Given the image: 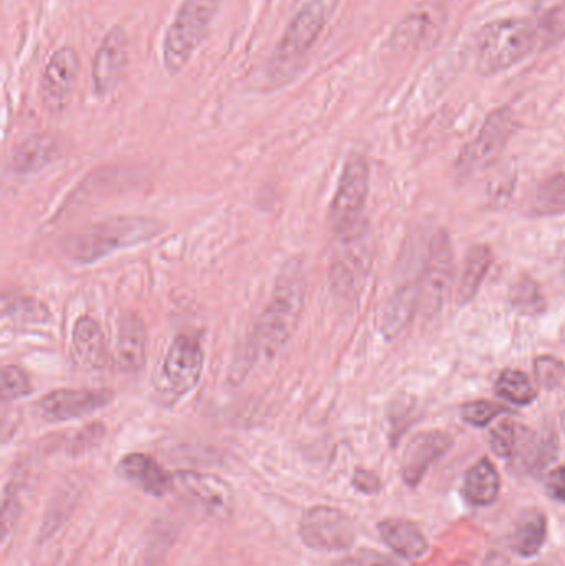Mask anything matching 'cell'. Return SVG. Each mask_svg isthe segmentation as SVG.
Masks as SVG:
<instances>
[{
  "label": "cell",
  "instance_id": "6da1fadb",
  "mask_svg": "<svg viewBox=\"0 0 565 566\" xmlns=\"http://www.w3.org/2000/svg\"><path fill=\"white\" fill-rule=\"evenodd\" d=\"M306 270L302 260L292 258L284 265L277 277L273 297L264 308L247 341L244 360L247 370L260 360H270L279 354L292 338L306 301Z\"/></svg>",
  "mask_w": 565,
  "mask_h": 566
},
{
  "label": "cell",
  "instance_id": "7a4b0ae2",
  "mask_svg": "<svg viewBox=\"0 0 565 566\" xmlns=\"http://www.w3.org/2000/svg\"><path fill=\"white\" fill-rule=\"evenodd\" d=\"M163 232L160 221L147 215H117L85 225L64 241V252L77 264H94L117 250L151 241Z\"/></svg>",
  "mask_w": 565,
  "mask_h": 566
},
{
  "label": "cell",
  "instance_id": "3957f363",
  "mask_svg": "<svg viewBox=\"0 0 565 566\" xmlns=\"http://www.w3.org/2000/svg\"><path fill=\"white\" fill-rule=\"evenodd\" d=\"M329 15V0H307L300 6L270 56L269 82L274 88L287 85L299 75Z\"/></svg>",
  "mask_w": 565,
  "mask_h": 566
},
{
  "label": "cell",
  "instance_id": "277c9868",
  "mask_svg": "<svg viewBox=\"0 0 565 566\" xmlns=\"http://www.w3.org/2000/svg\"><path fill=\"white\" fill-rule=\"evenodd\" d=\"M537 46L535 20L508 17L488 23L476 42V66L482 75H495L527 58Z\"/></svg>",
  "mask_w": 565,
  "mask_h": 566
},
{
  "label": "cell",
  "instance_id": "5b68a950",
  "mask_svg": "<svg viewBox=\"0 0 565 566\" xmlns=\"http://www.w3.org/2000/svg\"><path fill=\"white\" fill-rule=\"evenodd\" d=\"M221 0H184L164 35L163 63L170 75H178L206 40L220 10Z\"/></svg>",
  "mask_w": 565,
  "mask_h": 566
},
{
  "label": "cell",
  "instance_id": "8992f818",
  "mask_svg": "<svg viewBox=\"0 0 565 566\" xmlns=\"http://www.w3.org/2000/svg\"><path fill=\"white\" fill-rule=\"evenodd\" d=\"M204 366V350L200 338L180 334L168 348L157 376V393L161 401L177 404L200 383Z\"/></svg>",
  "mask_w": 565,
  "mask_h": 566
},
{
  "label": "cell",
  "instance_id": "52a82bcc",
  "mask_svg": "<svg viewBox=\"0 0 565 566\" xmlns=\"http://www.w3.org/2000/svg\"><path fill=\"white\" fill-rule=\"evenodd\" d=\"M369 162L359 152H353L343 165L332 209H330V222L337 237L349 234L362 225L360 217L369 195Z\"/></svg>",
  "mask_w": 565,
  "mask_h": 566
},
{
  "label": "cell",
  "instance_id": "ba28073f",
  "mask_svg": "<svg viewBox=\"0 0 565 566\" xmlns=\"http://www.w3.org/2000/svg\"><path fill=\"white\" fill-rule=\"evenodd\" d=\"M299 536L307 548L316 552H345L355 542L356 528L353 520L342 510L316 505L303 512Z\"/></svg>",
  "mask_w": 565,
  "mask_h": 566
},
{
  "label": "cell",
  "instance_id": "9c48e42d",
  "mask_svg": "<svg viewBox=\"0 0 565 566\" xmlns=\"http://www.w3.org/2000/svg\"><path fill=\"white\" fill-rule=\"evenodd\" d=\"M372 255V242L362 225L349 234L339 235V248L330 265L333 290L345 297L355 293L369 274Z\"/></svg>",
  "mask_w": 565,
  "mask_h": 566
},
{
  "label": "cell",
  "instance_id": "30bf717a",
  "mask_svg": "<svg viewBox=\"0 0 565 566\" xmlns=\"http://www.w3.org/2000/svg\"><path fill=\"white\" fill-rule=\"evenodd\" d=\"M174 485L184 499L210 513L211 516L230 519L234 510V495L231 487L220 477L211 473L181 470L174 473Z\"/></svg>",
  "mask_w": 565,
  "mask_h": 566
},
{
  "label": "cell",
  "instance_id": "8fae6325",
  "mask_svg": "<svg viewBox=\"0 0 565 566\" xmlns=\"http://www.w3.org/2000/svg\"><path fill=\"white\" fill-rule=\"evenodd\" d=\"M128 66V35L124 26L115 25L98 46L92 63L95 95L107 98L120 85Z\"/></svg>",
  "mask_w": 565,
  "mask_h": 566
},
{
  "label": "cell",
  "instance_id": "7c38bea8",
  "mask_svg": "<svg viewBox=\"0 0 565 566\" xmlns=\"http://www.w3.org/2000/svg\"><path fill=\"white\" fill-rule=\"evenodd\" d=\"M446 17L448 9L445 0H426L396 25L392 35L393 45L405 52H415L428 46L433 40L438 39L445 26Z\"/></svg>",
  "mask_w": 565,
  "mask_h": 566
},
{
  "label": "cell",
  "instance_id": "4fadbf2b",
  "mask_svg": "<svg viewBox=\"0 0 565 566\" xmlns=\"http://www.w3.org/2000/svg\"><path fill=\"white\" fill-rule=\"evenodd\" d=\"M81 58L74 46H61L49 60L41 79V95L45 108L61 113L67 106L77 83Z\"/></svg>",
  "mask_w": 565,
  "mask_h": 566
},
{
  "label": "cell",
  "instance_id": "5bb4252c",
  "mask_svg": "<svg viewBox=\"0 0 565 566\" xmlns=\"http://www.w3.org/2000/svg\"><path fill=\"white\" fill-rule=\"evenodd\" d=\"M114 397V391L107 387L58 389L39 401V413L49 423H64L108 406Z\"/></svg>",
  "mask_w": 565,
  "mask_h": 566
},
{
  "label": "cell",
  "instance_id": "9a60e30c",
  "mask_svg": "<svg viewBox=\"0 0 565 566\" xmlns=\"http://www.w3.org/2000/svg\"><path fill=\"white\" fill-rule=\"evenodd\" d=\"M514 128L515 121L511 109H494L486 118L484 125H482L481 131L478 132L475 141L469 142L468 148L462 152L459 164L468 169L491 164L508 145Z\"/></svg>",
  "mask_w": 565,
  "mask_h": 566
},
{
  "label": "cell",
  "instance_id": "2e32d148",
  "mask_svg": "<svg viewBox=\"0 0 565 566\" xmlns=\"http://www.w3.org/2000/svg\"><path fill=\"white\" fill-rule=\"evenodd\" d=\"M451 444V436L443 430H426L413 437L403 456V480L409 487L418 485L431 463H435Z\"/></svg>",
  "mask_w": 565,
  "mask_h": 566
},
{
  "label": "cell",
  "instance_id": "e0dca14e",
  "mask_svg": "<svg viewBox=\"0 0 565 566\" xmlns=\"http://www.w3.org/2000/svg\"><path fill=\"white\" fill-rule=\"evenodd\" d=\"M67 142L54 132H41L22 141L12 152L11 169L19 175L34 174L64 158Z\"/></svg>",
  "mask_w": 565,
  "mask_h": 566
},
{
  "label": "cell",
  "instance_id": "ac0fdd59",
  "mask_svg": "<svg viewBox=\"0 0 565 566\" xmlns=\"http://www.w3.org/2000/svg\"><path fill=\"white\" fill-rule=\"evenodd\" d=\"M452 277V252L448 235L439 232L431 244L425 278H423L422 297L426 310H438L443 295L448 290Z\"/></svg>",
  "mask_w": 565,
  "mask_h": 566
},
{
  "label": "cell",
  "instance_id": "d6986e66",
  "mask_svg": "<svg viewBox=\"0 0 565 566\" xmlns=\"http://www.w3.org/2000/svg\"><path fill=\"white\" fill-rule=\"evenodd\" d=\"M118 473L148 495L163 496L174 487V476L147 453H128L118 462Z\"/></svg>",
  "mask_w": 565,
  "mask_h": 566
},
{
  "label": "cell",
  "instance_id": "ffe728a7",
  "mask_svg": "<svg viewBox=\"0 0 565 566\" xmlns=\"http://www.w3.org/2000/svg\"><path fill=\"white\" fill-rule=\"evenodd\" d=\"M72 357L77 366L88 371H102L110 366L107 340L100 323L94 317L85 314L75 323Z\"/></svg>",
  "mask_w": 565,
  "mask_h": 566
},
{
  "label": "cell",
  "instance_id": "44dd1931",
  "mask_svg": "<svg viewBox=\"0 0 565 566\" xmlns=\"http://www.w3.org/2000/svg\"><path fill=\"white\" fill-rule=\"evenodd\" d=\"M147 327L140 314L125 313L118 323V366L125 373H138L147 363Z\"/></svg>",
  "mask_w": 565,
  "mask_h": 566
},
{
  "label": "cell",
  "instance_id": "7402d4cb",
  "mask_svg": "<svg viewBox=\"0 0 565 566\" xmlns=\"http://www.w3.org/2000/svg\"><path fill=\"white\" fill-rule=\"evenodd\" d=\"M379 533L385 545L403 556V558L415 559L428 552V538L423 535L422 530L405 519H386L379 523Z\"/></svg>",
  "mask_w": 565,
  "mask_h": 566
},
{
  "label": "cell",
  "instance_id": "603a6c76",
  "mask_svg": "<svg viewBox=\"0 0 565 566\" xmlns=\"http://www.w3.org/2000/svg\"><path fill=\"white\" fill-rule=\"evenodd\" d=\"M501 477L494 463L489 459H481L466 473L462 483V495L471 505H491L499 495Z\"/></svg>",
  "mask_w": 565,
  "mask_h": 566
},
{
  "label": "cell",
  "instance_id": "cb8c5ba5",
  "mask_svg": "<svg viewBox=\"0 0 565 566\" xmlns=\"http://www.w3.org/2000/svg\"><path fill=\"white\" fill-rule=\"evenodd\" d=\"M547 538V519L539 510H527L519 516L511 535L512 552L531 558L537 555Z\"/></svg>",
  "mask_w": 565,
  "mask_h": 566
},
{
  "label": "cell",
  "instance_id": "d4e9b609",
  "mask_svg": "<svg viewBox=\"0 0 565 566\" xmlns=\"http://www.w3.org/2000/svg\"><path fill=\"white\" fill-rule=\"evenodd\" d=\"M419 297V287L405 285L392 295L388 303L383 308L382 331L388 340L398 337L412 320L415 313L416 301Z\"/></svg>",
  "mask_w": 565,
  "mask_h": 566
},
{
  "label": "cell",
  "instance_id": "484cf974",
  "mask_svg": "<svg viewBox=\"0 0 565 566\" xmlns=\"http://www.w3.org/2000/svg\"><path fill=\"white\" fill-rule=\"evenodd\" d=\"M492 254L486 245H476L466 255L459 277L458 300L459 303H468L478 293L489 267H491Z\"/></svg>",
  "mask_w": 565,
  "mask_h": 566
},
{
  "label": "cell",
  "instance_id": "4316f807",
  "mask_svg": "<svg viewBox=\"0 0 565 566\" xmlns=\"http://www.w3.org/2000/svg\"><path fill=\"white\" fill-rule=\"evenodd\" d=\"M495 393L502 399L519 404V406H527L537 396V391H535L531 377L519 370L502 371L501 376L498 377V383H495Z\"/></svg>",
  "mask_w": 565,
  "mask_h": 566
},
{
  "label": "cell",
  "instance_id": "83f0119b",
  "mask_svg": "<svg viewBox=\"0 0 565 566\" xmlns=\"http://www.w3.org/2000/svg\"><path fill=\"white\" fill-rule=\"evenodd\" d=\"M2 313L4 318H12L15 321H24V323H45L51 320V311L34 297H4L2 305Z\"/></svg>",
  "mask_w": 565,
  "mask_h": 566
},
{
  "label": "cell",
  "instance_id": "f1b7e54d",
  "mask_svg": "<svg viewBox=\"0 0 565 566\" xmlns=\"http://www.w3.org/2000/svg\"><path fill=\"white\" fill-rule=\"evenodd\" d=\"M522 430L524 427L512 423V420H502L501 424H498V427H494L491 432V447L495 456L504 457V459L515 457Z\"/></svg>",
  "mask_w": 565,
  "mask_h": 566
},
{
  "label": "cell",
  "instance_id": "f546056e",
  "mask_svg": "<svg viewBox=\"0 0 565 566\" xmlns=\"http://www.w3.org/2000/svg\"><path fill=\"white\" fill-rule=\"evenodd\" d=\"M541 46L554 45L565 39V3L542 15H535Z\"/></svg>",
  "mask_w": 565,
  "mask_h": 566
},
{
  "label": "cell",
  "instance_id": "4dcf8cb0",
  "mask_svg": "<svg viewBox=\"0 0 565 566\" xmlns=\"http://www.w3.org/2000/svg\"><path fill=\"white\" fill-rule=\"evenodd\" d=\"M535 205L542 212L565 211V174L554 175L539 188Z\"/></svg>",
  "mask_w": 565,
  "mask_h": 566
},
{
  "label": "cell",
  "instance_id": "1f68e13d",
  "mask_svg": "<svg viewBox=\"0 0 565 566\" xmlns=\"http://www.w3.org/2000/svg\"><path fill=\"white\" fill-rule=\"evenodd\" d=\"M32 393L31 377L14 364L2 367V401L21 399Z\"/></svg>",
  "mask_w": 565,
  "mask_h": 566
},
{
  "label": "cell",
  "instance_id": "d6a6232c",
  "mask_svg": "<svg viewBox=\"0 0 565 566\" xmlns=\"http://www.w3.org/2000/svg\"><path fill=\"white\" fill-rule=\"evenodd\" d=\"M508 413V407L501 404L491 403V401H472L461 407V417L466 423L476 427H484L491 423L499 414Z\"/></svg>",
  "mask_w": 565,
  "mask_h": 566
},
{
  "label": "cell",
  "instance_id": "836d02e7",
  "mask_svg": "<svg viewBox=\"0 0 565 566\" xmlns=\"http://www.w3.org/2000/svg\"><path fill=\"white\" fill-rule=\"evenodd\" d=\"M535 374L542 386L552 389L565 380V364L552 356H541L535 360Z\"/></svg>",
  "mask_w": 565,
  "mask_h": 566
},
{
  "label": "cell",
  "instance_id": "e575fe53",
  "mask_svg": "<svg viewBox=\"0 0 565 566\" xmlns=\"http://www.w3.org/2000/svg\"><path fill=\"white\" fill-rule=\"evenodd\" d=\"M333 566H399L396 559L376 549H360L352 555L343 556Z\"/></svg>",
  "mask_w": 565,
  "mask_h": 566
},
{
  "label": "cell",
  "instance_id": "d590c367",
  "mask_svg": "<svg viewBox=\"0 0 565 566\" xmlns=\"http://www.w3.org/2000/svg\"><path fill=\"white\" fill-rule=\"evenodd\" d=\"M4 515H2V528H4V545H8L11 540L12 533L18 528L19 520H21L22 505L18 492L12 490L11 487L6 489L4 493Z\"/></svg>",
  "mask_w": 565,
  "mask_h": 566
},
{
  "label": "cell",
  "instance_id": "8d00e7d4",
  "mask_svg": "<svg viewBox=\"0 0 565 566\" xmlns=\"http://www.w3.org/2000/svg\"><path fill=\"white\" fill-rule=\"evenodd\" d=\"M512 300L524 310H535V308L539 310L541 308V293H539L535 281L529 280V278L519 281L514 291H512Z\"/></svg>",
  "mask_w": 565,
  "mask_h": 566
},
{
  "label": "cell",
  "instance_id": "74e56055",
  "mask_svg": "<svg viewBox=\"0 0 565 566\" xmlns=\"http://www.w3.org/2000/svg\"><path fill=\"white\" fill-rule=\"evenodd\" d=\"M105 427L102 426L100 423L90 424V426L85 427L82 432L77 434L74 442H72V452L74 453H84L87 450H90L92 447L97 446L100 442L102 437H104Z\"/></svg>",
  "mask_w": 565,
  "mask_h": 566
},
{
  "label": "cell",
  "instance_id": "f35d334b",
  "mask_svg": "<svg viewBox=\"0 0 565 566\" xmlns=\"http://www.w3.org/2000/svg\"><path fill=\"white\" fill-rule=\"evenodd\" d=\"M545 490L552 500L565 503V466L557 467L548 473Z\"/></svg>",
  "mask_w": 565,
  "mask_h": 566
},
{
  "label": "cell",
  "instance_id": "ab89813d",
  "mask_svg": "<svg viewBox=\"0 0 565 566\" xmlns=\"http://www.w3.org/2000/svg\"><path fill=\"white\" fill-rule=\"evenodd\" d=\"M353 485L365 493H376L380 490V479L370 470L359 469L353 476Z\"/></svg>",
  "mask_w": 565,
  "mask_h": 566
},
{
  "label": "cell",
  "instance_id": "60d3db41",
  "mask_svg": "<svg viewBox=\"0 0 565 566\" xmlns=\"http://www.w3.org/2000/svg\"><path fill=\"white\" fill-rule=\"evenodd\" d=\"M561 423H562V430H564V434H565V410H564V414H562Z\"/></svg>",
  "mask_w": 565,
  "mask_h": 566
}]
</instances>
